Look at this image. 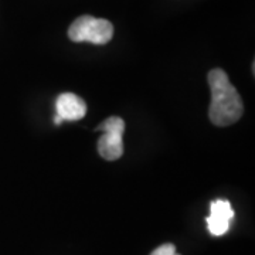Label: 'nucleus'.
<instances>
[{
  "instance_id": "1",
  "label": "nucleus",
  "mask_w": 255,
  "mask_h": 255,
  "mask_svg": "<svg viewBox=\"0 0 255 255\" xmlns=\"http://www.w3.org/2000/svg\"><path fill=\"white\" fill-rule=\"evenodd\" d=\"M211 90V104L209 115L216 127H230L243 117L244 105L238 91L228 80V75L221 68H214L209 73Z\"/></svg>"
},
{
  "instance_id": "2",
  "label": "nucleus",
  "mask_w": 255,
  "mask_h": 255,
  "mask_svg": "<svg viewBox=\"0 0 255 255\" xmlns=\"http://www.w3.org/2000/svg\"><path fill=\"white\" fill-rule=\"evenodd\" d=\"M114 36V26L105 18H97L92 16L78 17L68 28V37L74 43H92V44H107Z\"/></svg>"
},
{
  "instance_id": "3",
  "label": "nucleus",
  "mask_w": 255,
  "mask_h": 255,
  "mask_svg": "<svg viewBox=\"0 0 255 255\" xmlns=\"http://www.w3.org/2000/svg\"><path fill=\"white\" fill-rule=\"evenodd\" d=\"M102 135L98 139V153L105 160H118L124 155V132L125 122L119 117H111L97 127Z\"/></svg>"
},
{
  "instance_id": "4",
  "label": "nucleus",
  "mask_w": 255,
  "mask_h": 255,
  "mask_svg": "<svg viewBox=\"0 0 255 255\" xmlns=\"http://www.w3.org/2000/svg\"><path fill=\"white\" fill-rule=\"evenodd\" d=\"M234 219V210L227 200H216L210 206V216L206 219L209 231L216 236H224L230 228V221Z\"/></svg>"
},
{
  "instance_id": "5",
  "label": "nucleus",
  "mask_w": 255,
  "mask_h": 255,
  "mask_svg": "<svg viewBox=\"0 0 255 255\" xmlns=\"http://www.w3.org/2000/svg\"><path fill=\"white\" fill-rule=\"evenodd\" d=\"M55 112L63 121H80L87 114V105L78 95L64 92L55 100Z\"/></svg>"
},
{
  "instance_id": "6",
  "label": "nucleus",
  "mask_w": 255,
  "mask_h": 255,
  "mask_svg": "<svg viewBox=\"0 0 255 255\" xmlns=\"http://www.w3.org/2000/svg\"><path fill=\"white\" fill-rule=\"evenodd\" d=\"M150 255H179L176 253V247L173 244H163L157 247Z\"/></svg>"
}]
</instances>
